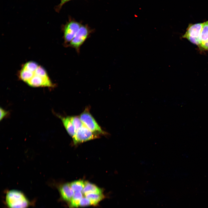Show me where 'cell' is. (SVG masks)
I'll list each match as a JSON object with an SVG mask.
<instances>
[{"label":"cell","mask_w":208,"mask_h":208,"mask_svg":"<svg viewBox=\"0 0 208 208\" xmlns=\"http://www.w3.org/2000/svg\"><path fill=\"white\" fill-rule=\"evenodd\" d=\"M33 71L32 77L26 83L32 87L53 88L55 85L50 79L46 70L36 62L31 61Z\"/></svg>","instance_id":"cell-1"},{"label":"cell","mask_w":208,"mask_h":208,"mask_svg":"<svg viewBox=\"0 0 208 208\" xmlns=\"http://www.w3.org/2000/svg\"><path fill=\"white\" fill-rule=\"evenodd\" d=\"M4 202L8 208H28L34 203V201L29 200L23 192L15 190L6 192Z\"/></svg>","instance_id":"cell-2"},{"label":"cell","mask_w":208,"mask_h":208,"mask_svg":"<svg viewBox=\"0 0 208 208\" xmlns=\"http://www.w3.org/2000/svg\"><path fill=\"white\" fill-rule=\"evenodd\" d=\"M203 23L190 24L182 38L187 39L199 49L200 44V36Z\"/></svg>","instance_id":"cell-3"},{"label":"cell","mask_w":208,"mask_h":208,"mask_svg":"<svg viewBox=\"0 0 208 208\" xmlns=\"http://www.w3.org/2000/svg\"><path fill=\"white\" fill-rule=\"evenodd\" d=\"M92 31V29L88 25L82 24L78 31L68 46L74 49L77 52L79 53L81 47L90 37Z\"/></svg>","instance_id":"cell-4"},{"label":"cell","mask_w":208,"mask_h":208,"mask_svg":"<svg viewBox=\"0 0 208 208\" xmlns=\"http://www.w3.org/2000/svg\"><path fill=\"white\" fill-rule=\"evenodd\" d=\"M82 24L74 19L69 18L63 27L65 44L68 46L79 30Z\"/></svg>","instance_id":"cell-5"},{"label":"cell","mask_w":208,"mask_h":208,"mask_svg":"<svg viewBox=\"0 0 208 208\" xmlns=\"http://www.w3.org/2000/svg\"><path fill=\"white\" fill-rule=\"evenodd\" d=\"M97 135L83 125L76 131L73 137L74 143L76 144L96 138Z\"/></svg>","instance_id":"cell-6"},{"label":"cell","mask_w":208,"mask_h":208,"mask_svg":"<svg viewBox=\"0 0 208 208\" xmlns=\"http://www.w3.org/2000/svg\"><path fill=\"white\" fill-rule=\"evenodd\" d=\"M84 125L92 132L103 133L101 128L88 111H85L79 116Z\"/></svg>","instance_id":"cell-7"},{"label":"cell","mask_w":208,"mask_h":208,"mask_svg":"<svg viewBox=\"0 0 208 208\" xmlns=\"http://www.w3.org/2000/svg\"><path fill=\"white\" fill-rule=\"evenodd\" d=\"M58 189L61 199L64 201L69 202L75 192L71 187L70 184L64 183L60 186Z\"/></svg>","instance_id":"cell-8"},{"label":"cell","mask_w":208,"mask_h":208,"mask_svg":"<svg viewBox=\"0 0 208 208\" xmlns=\"http://www.w3.org/2000/svg\"><path fill=\"white\" fill-rule=\"evenodd\" d=\"M199 49L201 51H208V20L203 22Z\"/></svg>","instance_id":"cell-9"},{"label":"cell","mask_w":208,"mask_h":208,"mask_svg":"<svg viewBox=\"0 0 208 208\" xmlns=\"http://www.w3.org/2000/svg\"><path fill=\"white\" fill-rule=\"evenodd\" d=\"M68 134L73 137L76 133V130L70 120V117L59 116Z\"/></svg>","instance_id":"cell-10"},{"label":"cell","mask_w":208,"mask_h":208,"mask_svg":"<svg viewBox=\"0 0 208 208\" xmlns=\"http://www.w3.org/2000/svg\"><path fill=\"white\" fill-rule=\"evenodd\" d=\"M85 195L90 193H102V190L96 185L89 182H85V186L82 191Z\"/></svg>","instance_id":"cell-11"},{"label":"cell","mask_w":208,"mask_h":208,"mask_svg":"<svg viewBox=\"0 0 208 208\" xmlns=\"http://www.w3.org/2000/svg\"><path fill=\"white\" fill-rule=\"evenodd\" d=\"M82 192H75L73 197L69 202L70 207L71 208H77L79 207L81 199L83 197Z\"/></svg>","instance_id":"cell-12"},{"label":"cell","mask_w":208,"mask_h":208,"mask_svg":"<svg viewBox=\"0 0 208 208\" xmlns=\"http://www.w3.org/2000/svg\"><path fill=\"white\" fill-rule=\"evenodd\" d=\"M85 196L91 201L93 205L94 206L96 205L104 199V197L102 193H90L86 194Z\"/></svg>","instance_id":"cell-13"},{"label":"cell","mask_w":208,"mask_h":208,"mask_svg":"<svg viewBox=\"0 0 208 208\" xmlns=\"http://www.w3.org/2000/svg\"><path fill=\"white\" fill-rule=\"evenodd\" d=\"M71 187L75 192H82L85 184V182L83 180H78L73 181L70 183Z\"/></svg>","instance_id":"cell-14"},{"label":"cell","mask_w":208,"mask_h":208,"mask_svg":"<svg viewBox=\"0 0 208 208\" xmlns=\"http://www.w3.org/2000/svg\"><path fill=\"white\" fill-rule=\"evenodd\" d=\"M70 118L76 131L84 125L79 117L73 116Z\"/></svg>","instance_id":"cell-15"},{"label":"cell","mask_w":208,"mask_h":208,"mask_svg":"<svg viewBox=\"0 0 208 208\" xmlns=\"http://www.w3.org/2000/svg\"><path fill=\"white\" fill-rule=\"evenodd\" d=\"M90 205H93L91 201L86 196L83 197L80 200L79 206L86 207Z\"/></svg>","instance_id":"cell-16"},{"label":"cell","mask_w":208,"mask_h":208,"mask_svg":"<svg viewBox=\"0 0 208 208\" xmlns=\"http://www.w3.org/2000/svg\"><path fill=\"white\" fill-rule=\"evenodd\" d=\"M71 0H61L60 3L57 5L55 8V10L57 12H59L63 5L66 3Z\"/></svg>","instance_id":"cell-17"},{"label":"cell","mask_w":208,"mask_h":208,"mask_svg":"<svg viewBox=\"0 0 208 208\" xmlns=\"http://www.w3.org/2000/svg\"><path fill=\"white\" fill-rule=\"evenodd\" d=\"M0 121L3 120L4 118L8 115L9 112L8 111L5 110L3 108H0Z\"/></svg>","instance_id":"cell-18"}]
</instances>
